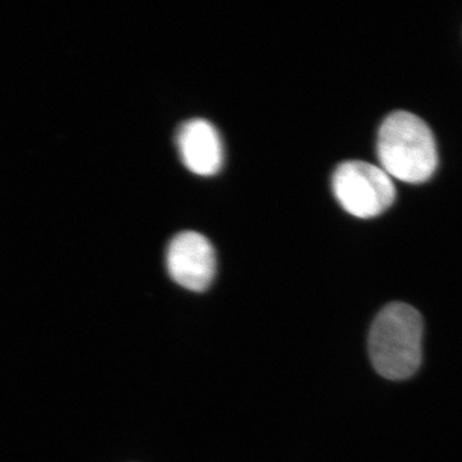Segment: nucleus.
<instances>
[{"label": "nucleus", "instance_id": "5", "mask_svg": "<svg viewBox=\"0 0 462 462\" xmlns=\"http://www.w3.org/2000/svg\"><path fill=\"white\" fill-rule=\"evenodd\" d=\"M179 153L188 170L211 176L224 165V147L217 129L203 118H193L179 127L176 135Z\"/></svg>", "mask_w": 462, "mask_h": 462}, {"label": "nucleus", "instance_id": "1", "mask_svg": "<svg viewBox=\"0 0 462 462\" xmlns=\"http://www.w3.org/2000/svg\"><path fill=\"white\" fill-rule=\"evenodd\" d=\"M376 152L380 167L391 176L410 184L430 180L438 167V149L433 132L411 112L396 111L380 125Z\"/></svg>", "mask_w": 462, "mask_h": 462}, {"label": "nucleus", "instance_id": "2", "mask_svg": "<svg viewBox=\"0 0 462 462\" xmlns=\"http://www.w3.org/2000/svg\"><path fill=\"white\" fill-rule=\"evenodd\" d=\"M424 322L418 310L406 303L385 306L369 334V355L374 369L389 380L411 378L422 360Z\"/></svg>", "mask_w": 462, "mask_h": 462}, {"label": "nucleus", "instance_id": "3", "mask_svg": "<svg viewBox=\"0 0 462 462\" xmlns=\"http://www.w3.org/2000/svg\"><path fill=\"white\" fill-rule=\"evenodd\" d=\"M331 188L348 214L372 218L387 211L396 199L393 179L380 166L365 161H346L337 167Z\"/></svg>", "mask_w": 462, "mask_h": 462}, {"label": "nucleus", "instance_id": "4", "mask_svg": "<svg viewBox=\"0 0 462 462\" xmlns=\"http://www.w3.org/2000/svg\"><path fill=\"white\" fill-rule=\"evenodd\" d=\"M167 272L173 282L193 291H205L214 282V245L197 231L173 236L166 254Z\"/></svg>", "mask_w": 462, "mask_h": 462}]
</instances>
